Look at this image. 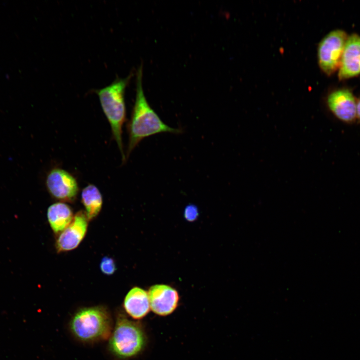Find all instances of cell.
I'll return each instance as SVG.
<instances>
[{"label":"cell","instance_id":"cell-6","mask_svg":"<svg viewBox=\"0 0 360 360\" xmlns=\"http://www.w3.org/2000/svg\"><path fill=\"white\" fill-rule=\"evenodd\" d=\"M46 186L52 197L62 202H74L79 193V186L76 178L61 168H54L46 178Z\"/></svg>","mask_w":360,"mask_h":360},{"label":"cell","instance_id":"cell-5","mask_svg":"<svg viewBox=\"0 0 360 360\" xmlns=\"http://www.w3.org/2000/svg\"><path fill=\"white\" fill-rule=\"evenodd\" d=\"M348 36L344 30H335L320 42L318 49V62L326 75L330 76L338 70Z\"/></svg>","mask_w":360,"mask_h":360},{"label":"cell","instance_id":"cell-3","mask_svg":"<svg viewBox=\"0 0 360 360\" xmlns=\"http://www.w3.org/2000/svg\"><path fill=\"white\" fill-rule=\"evenodd\" d=\"M132 76V74H130L124 78H117L110 85L94 91L110 123L113 138L124 162L126 160L122 142V128L126 120L125 93Z\"/></svg>","mask_w":360,"mask_h":360},{"label":"cell","instance_id":"cell-4","mask_svg":"<svg viewBox=\"0 0 360 360\" xmlns=\"http://www.w3.org/2000/svg\"><path fill=\"white\" fill-rule=\"evenodd\" d=\"M108 348L116 358L128 360L140 355L146 348L148 338L143 325L119 314L109 338Z\"/></svg>","mask_w":360,"mask_h":360},{"label":"cell","instance_id":"cell-2","mask_svg":"<svg viewBox=\"0 0 360 360\" xmlns=\"http://www.w3.org/2000/svg\"><path fill=\"white\" fill-rule=\"evenodd\" d=\"M72 336L84 343H94L110 338L114 328L112 316L102 306L84 308L72 316L69 324Z\"/></svg>","mask_w":360,"mask_h":360},{"label":"cell","instance_id":"cell-9","mask_svg":"<svg viewBox=\"0 0 360 360\" xmlns=\"http://www.w3.org/2000/svg\"><path fill=\"white\" fill-rule=\"evenodd\" d=\"M88 222L84 211L78 212L71 224L58 234L56 242L57 252H65L76 248L86 234Z\"/></svg>","mask_w":360,"mask_h":360},{"label":"cell","instance_id":"cell-13","mask_svg":"<svg viewBox=\"0 0 360 360\" xmlns=\"http://www.w3.org/2000/svg\"><path fill=\"white\" fill-rule=\"evenodd\" d=\"M81 198L88 220H94L100 214L103 206L100 192L96 186L89 184L82 190Z\"/></svg>","mask_w":360,"mask_h":360},{"label":"cell","instance_id":"cell-11","mask_svg":"<svg viewBox=\"0 0 360 360\" xmlns=\"http://www.w3.org/2000/svg\"><path fill=\"white\" fill-rule=\"evenodd\" d=\"M124 312L134 320H140L150 311L148 292L144 289L135 286L126 296L123 304Z\"/></svg>","mask_w":360,"mask_h":360},{"label":"cell","instance_id":"cell-15","mask_svg":"<svg viewBox=\"0 0 360 360\" xmlns=\"http://www.w3.org/2000/svg\"><path fill=\"white\" fill-rule=\"evenodd\" d=\"M200 216L199 210L194 204L188 205L184 210V218L190 222H194L198 220Z\"/></svg>","mask_w":360,"mask_h":360},{"label":"cell","instance_id":"cell-16","mask_svg":"<svg viewBox=\"0 0 360 360\" xmlns=\"http://www.w3.org/2000/svg\"><path fill=\"white\" fill-rule=\"evenodd\" d=\"M356 124H360V98L356 103Z\"/></svg>","mask_w":360,"mask_h":360},{"label":"cell","instance_id":"cell-1","mask_svg":"<svg viewBox=\"0 0 360 360\" xmlns=\"http://www.w3.org/2000/svg\"><path fill=\"white\" fill-rule=\"evenodd\" d=\"M137 72L136 102L128 125L126 160L140 142L146 138L161 133L180 134L182 132L180 129L172 128L164 123L150 107L143 90L142 66Z\"/></svg>","mask_w":360,"mask_h":360},{"label":"cell","instance_id":"cell-10","mask_svg":"<svg viewBox=\"0 0 360 360\" xmlns=\"http://www.w3.org/2000/svg\"><path fill=\"white\" fill-rule=\"evenodd\" d=\"M338 70L340 80L360 75V36L358 34L348 36Z\"/></svg>","mask_w":360,"mask_h":360},{"label":"cell","instance_id":"cell-7","mask_svg":"<svg viewBox=\"0 0 360 360\" xmlns=\"http://www.w3.org/2000/svg\"><path fill=\"white\" fill-rule=\"evenodd\" d=\"M326 103L336 120L347 125L356 123L357 100L350 90L343 88L331 92Z\"/></svg>","mask_w":360,"mask_h":360},{"label":"cell","instance_id":"cell-8","mask_svg":"<svg viewBox=\"0 0 360 360\" xmlns=\"http://www.w3.org/2000/svg\"><path fill=\"white\" fill-rule=\"evenodd\" d=\"M151 310L160 316L172 314L178 306L180 296L173 287L164 284L152 286L148 292Z\"/></svg>","mask_w":360,"mask_h":360},{"label":"cell","instance_id":"cell-14","mask_svg":"<svg viewBox=\"0 0 360 360\" xmlns=\"http://www.w3.org/2000/svg\"><path fill=\"white\" fill-rule=\"evenodd\" d=\"M101 272L106 276H112L116 271V266L115 260L109 256L103 258L100 264Z\"/></svg>","mask_w":360,"mask_h":360},{"label":"cell","instance_id":"cell-12","mask_svg":"<svg viewBox=\"0 0 360 360\" xmlns=\"http://www.w3.org/2000/svg\"><path fill=\"white\" fill-rule=\"evenodd\" d=\"M47 216L52 231L56 234L62 232L71 224L74 217L71 207L62 202L51 205L48 208Z\"/></svg>","mask_w":360,"mask_h":360}]
</instances>
